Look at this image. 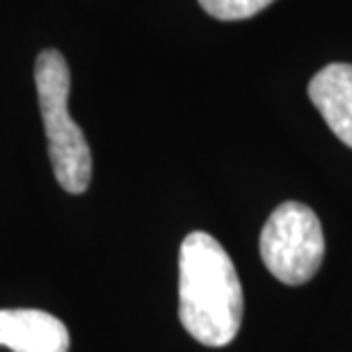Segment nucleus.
Listing matches in <instances>:
<instances>
[{"mask_svg":"<svg viewBox=\"0 0 352 352\" xmlns=\"http://www.w3.org/2000/svg\"><path fill=\"white\" fill-rule=\"evenodd\" d=\"M258 252L274 279L288 286L307 284L325 258V236L318 215L300 201L279 204L263 224Z\"/></svg>","mask_w":352,"mask_h":352,"instance_id":"nucleus-3","label":"nucleus"},{"mask_svg":"<svg viewBox=\"0 0 352 352\" xmlns=\"http://www.w3.org/2000/svg\"><path fill=\"white\" fill-rule=\"evenodd\" d=\"M309 98L334 135L352 149V65L322 67L309 82Z\"/></svg>","mask_w":352,"mask_h":352,"instance_id":"nucleus-5","label":"nucleus"},{"mask_svg":"<svg viewBox=\"0 0 352 352\" xmlns=\"http://www.w3.org/2000/svg\"><path fill=\"white\" fill-rule=\"evenodd\" d=\"M241 277L227 250L206 231L183 238L179 252V318L195 341L224 348L243 325Z\"/></svg>","mask_w":352,"mask_h":352,"instance_id":"nucleus-1","label":"nucleus"},{"mask_svg":"<svg viewBox=\"0 0 352 352\" xmlns=\"http://www.w3.org/2000/svg\"><path fill=\"white\" fill-rule=\"evenodd\" d=\"M0 346L14 352H69V329L39 309H0Z\"/></svg>","mask_w":352,"mask_h":352,"instance_id":"nucleus-4","label":"nucleus"},{"mask_svg":"<svg viewBox=\"0 0 352 352\" xmlns=\"http://www.w3.org/2000/svg\"><path fill=\"white\" fill-rule=\"evenodd\" d=\"M272 0H199L201 10L220 21H243L265 10Z\"/></svg>","mask_w":352,"mask_h":352,"instance_id":"nucleus-6","label":"nucleus"},{"mask_svg":"<svg viewBox=\"0 0 352 352\" xmlns=\"http://www.w3.org/2000/svg\"><path fill=\"white\" fill-rule=\"evenodd\" d=\"M34 85L48 140V158L62 190L82 195L91 181V151L80 126L69 117L72 74L65 55L46 48L34 62Z\"/></svg>","mask_w":352,"mask_h":352,"instance_id":"nucleus-2","label":"nucleus"}]
</instances>
